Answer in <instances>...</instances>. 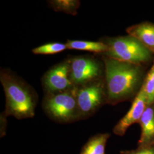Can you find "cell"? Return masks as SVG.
<instances>
[{"label":"cell","mask_w":154,"mask_h":154,"mask_svg":"<svg viewBox=\"0 0 154 154\" xmlns=\"http://www.w3.org/2000/svg\"><path fill=\"white\" fill-rule=\"evenodd\" d=\"M107 104L117 105L134 99L143 77L142 65L118 61L103 55Z\"/></svg>","instance_id":"obj_1"},{"label":"cell","mask_w":154,"mask_h":154,"mask_svg":"<svg viewBox=\"0 0 154 154\" xmlns=\"http://www.w3.org/2000/svg\"><path fill=\"white\" fill-rule=\"evenodd\" d=\"M0 81L5 95L4 114L6 117L13 116L18 119L33 118L38 100L35 90L8 69H1Z\"/></svg>","instance_id":"obj_2"},{"label":"cell","mask_w":154,"mask_h":154,"mask_svg":"<svg viewBox=\"0 0 154 154\" xmlns=\"http://www.w3.org/2000/svg\"><path fill=\"white\" fill-rule=\"evenodd\" d=\"M102 42L108 47L104 56L116 60L143 65L152 59V53L130 35L107 38Z\"/></svg>","instance_id":"obj_3"},{"label":"cell","mask_w":154,"mask_h":154,"mask_svg":"<svg viewBox=\"0 0 154 154\" xmlns=\"http://www.w3.org/2000/svg\"><path fill=\"white\" fill-rule=\"evenodd\" d=\"M76 90L75 87L58 93L45 94L42 103L45 114L52 121L60 123L79 121Z\"/></svg>","instance_id":"obj_4"},{"label":"cell","mask_w":154,"mask_h":154,"mask_svg":"<svg viewBox=\"0 0 154 154\" xmlns=\"http://www.w3.org/2000/svg\"><path fill=\"white\" fill-rule=\"evenodd\" d=\"M76 97L79 121L93 116L100 107L107 104L105 77L77 87Z\"/></svg>","instance_id":"obj_5"},{"label":"cell","mask_w":154,"mask_h":154,"mask_svg":"<svg viewBox=\"0 0 154 154\" xmlns=\"http://www.w3.org/2000/svg\"><path fill=\"white\" fill-rule=\"evenodd\" d=\"M69 60L70 79L76 88L105 77V66L93 57L75 56Z\"/></svg>","instance_id":"obj_6"},{"label":"cell","mask_w":154,"mask_h":154,"mask_svg":"<svg viewBox=\"0 0 154 154\" xmlns=\"http://www.w3.org/2000/svg\"><path fill=\"white\" fill-rule=\"evenodd\" d=\"M69 58L52 67L43 76L45 94L58 93L75 88L70 75Z\"/></svg>","instance_id":"obj_7"},{"label":"cell","mask_w":154,"mask_h":154,"mask_svg":"<svg viewBox=\"0 0 154 154\" xmlns=\"http://www.w3.org/2000/svg\"><path fill=\"white\" fill-rule=\"evenodd\" d=\"M147 105V97L143 88H141L133 100L130 110L113 128V133L118 136H123L130 127L139 123Z\"/></svg>","instance_id":"obj_8"},{"label":"cell","mask_w":154,"mask_h":154,"mask_svg":"<svg viewBox=\"0 0 154 154\" xmlns=\"http://www.w3.org/2000/svg\"><path fill=\"white\" fill-rule=\"evenodd\" d=\"M138 123L141 128V134L138 146L154 144V103L147 105Z\"/></svg>","instance_id":"obj_9"},{"label":"cell","mask_w":154,"mask_h":154,"mask_svg":"<svg viewBox=\"0 0 154 154\" xmlns=\"http://www.w3.org/2000/svg\"><path fill=\"white\" fill-rule=\"evenodd\" d=\"M127 33L137 39L147 49L154 53V25L143 22L127 28Z\"/></svg>","instance_id":"obj_10"},{"label":"cell","mask_w":154,"mask_h":154,"mask_svg":"<svg viewBox=\"0 0 154 154\" xmlns=\"http://www.w3.org/2000/svg\"><path fill=\"white\" fill-rule=\"evenodd\" d=\"M110 136L109 133H99L91 137L83 146L79 154H106V146Z\"/></svg>","instance_id":"obj_11"},{"label":"cell","mask_w":154,"mask_h":154,"mask_svg":"<svg viewBox=\"0 0 154 154\" xmlns=\"http://www.w3.org/2000/svg\"><path fill=\"white\" fill-rule=\"evenodd\" d=\"M66 45L69 49L88 51L102 54L108 51L107 46L102 41L94 42L82 40H67Z\"/></svg>","instance_id":"obj_12"},{"label":"cell","mask_w":154,"mask_h":154,"mask_svg":"<svg viewBox=\"0 0 154 154\" xmlns=\"http://www.w3.org/2000/svg\"><path fill=\"white\" fill-rule=\"evenodd\" d=\"M48 4L54 11L76 16L81 3L78 0H51Z\"/></svg>","instance_id":"obj_13"},{"label":"cell","mask_w":154,"mask_h":154,"mask_svg":"<svg viewBox=\"0 0 154 154\" xmlns=\"http://www.w3.org/2000/svg\"><path fill=\"white\" fill-rule=\"evenodd\" d=\"M67 49L66 44L60 42H51L42 45L34 48L32 52L34 54L49 55L60 53Z\"/></svg>","instance_id":"obj_14"},{"label":"cell","mask_w":154,"mask_h":154,"mask_svg":"<svg viewBox=\"0 0 154 154\" xmlns=\"http://www.w3.org/2000/svg\"><path fill=\"white\" fill-rule=\"evenodd\" d=\"M147 99L148 105L154 103V62L142 86Z\"/></svg>","instance_id":"obj_15"},{"label":"cell","mask_w":154,"mask_h":154,"mask_svg":"<svg viewBox=\"0 0 154 154\" xmlns=\"http://www.w3.org/2000/svg\"><path fill=\"white\" fill-rule=\"evenodd\" d=\"M121 154H154V144L144 146H138V148L134 149L122 150Z\"/></svg>","instance_id":"obj_16"},{"label":"cell","mask_w":154,"mask_h":154,"mask_svg":"<svg viewBox=\"0 0 154 154\" xmlns=\"http://www.w3.org/2000/svg\"><path fill=\"white\" fill-rule=\"evenodd\" d=\"M7 118L3 112L1 114L0 116V136L1 138H3L4 136H5L6 132V128H7Z\"/></svg>","instance_id":"obj_17"}]
</instances>
